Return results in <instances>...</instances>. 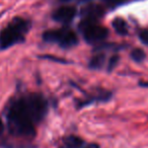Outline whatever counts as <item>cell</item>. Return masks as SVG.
Returning <instances> with one entry per match:
<instances>
[{
	"label": "cell",
	"mask_w": 148,
	"mask_h": 148,
	"mask_svg": "<svg viewBox=\"0 0 148 148\" xmlns=\"http://www.w3.org/2000/svg\"><path fill=\"white\" fill-rule=\"evenodd\" d=\"M103 1L107 5H109V6L116 7L118 5H122L123 3H125L127 0H103Z\"/></svg>",
	"instance_id": "5bb4252c"
},
{
	"label": "cell",
	"mask_w": 148,
	"mask_h": 148,
	"mask_svg": "<svg viewBox=\"0 0 148 148\" xmlns=\"http://www.w3.org/2000/svg\"><path fill=\"white\" fill-rule=\"evenodd\" d=\"M17 101L36 125L47 115L49 103L45 97L40 93H29L18 97Z\"/></svg>",
	"instance_id": "3957f363"
},
{
	"label": "cell",
	"mask_w": 148,
	"mask_h": 148,
	"mask_svg": "<svg viewBox=\"0 0 148 148\" xmlns=\"http://www.w3.org/2000/svg\"><path fill=\"white\" fill-rule=\"evenodd\" d=\"M139 85L142 87H147L148 88V81H140Z\"/></svg>",
	"instance_id": "d6986e66"
},
{
	"label": "cell",
	"mask_w": 148,
	"mask_h": 148,
	"mask_svg": "<svg viewBox=\"0 0 148 148\" xmlns=\"http://www.w3.org/2000/svg\"><path fill=\"white\" fill-rule=\"evenodd\" d=\"M41 58H43V59L50 60V61L58 62V63H67V61H65V60L61 59V58H59V57H55V56H52V55H43V56H41Z\"/></svg>",
	"instance_id": "2e32d148"
},
{
	"label": "cell",
	"mask_w": 148,
	"mask_h": 148,
	"mask_svg": "<svg viewBox=\"0 0 148 148\" xmlns=\"http://www.w3.org/2000/svg\"><path fill=\"white\" fill-rule=\"evenodd\" d=\"M6 120L9 132L12 135L23 138H33L36 135V124L23 111L17 99L8 107Z\"/></svg>",
	"instance_id": "6da1fadb"
},
{
	"label": "cell",
	"mask_w": 148,
	"mask_h": 148,
	"mask_svg": "<svg viewBox=\"0 0 148 148\" xmlns=\"http://www.w3.org/2000/svg\"><path fill=\"white\" fill-rule=\"evenodd\" d=\"M112 25H113L116 33L121 36H126L128 34V31H129V29H128V23H126L125 19H123L122 17H116V18L112 21Z\"/></svg>",
	"instance_id": "9c48e42d"
},
{
	"label": "cell",
	"mask_w": 148,
	"mask_h": 148,
	"mask_svg": "<svg viewBox=\"0 0 148 148\" xmlns=\"http://www.w3.org/2000/svg\"><path fill=\"white\" fill-rule=\"evenodd\" d=\"M103 14H105V8L99 4H89L81 11L82 21H89V23H99Z\"/></svg>",
	"instance_id": "52a82bcc"
},
{
	"label": "cell",
	"mask_w": 148,
	"mask_h": 148,
	"mask_svg": "<svg viewBox=\"0 0 148 148\" xmlns=\"http://www.w3.org/2000/svg\"><path fill=\"white\" fill-rule=\"evenodd\" d=\"M118 62H119V56L118 55H114L113 57H111V59L109 60V63H108V71L111 72L117 66Z\"/></svg>",
	"instance_id": "4fadbf2b"
},
{
	"label": "cell",
	"mask_w": 148,
	"mask_h": 148,
	"mask_svg": "<svg viewBox=\"0 0 148 148\" xmlns=\"http://www.w3.org/2000/svg\"><path fill=\"white\" fill-rule=\"evenodd\" d=\"M130 56H131L132 60H134V61L137 62V63H141V62H143L146 58L145 52H144L142 49H139V48H136V49L132 50Z\"/></svg>",
	"instance_id": "7c38bea8"
},
{
	"label": "cell",
	"mask_w": 148,
	"mask_h": 148,
	"mask_svg": "<svg viewBox=\"0 0 148 148\" xmlns=\"http://www.w3.org/2000/svg\"><path fill=\"white\" fill-rule=\"evenodd\" d=\"M60 2H70V1H73V0H58Z\"/></svg>",
	"instance_id": "ffe728a7"
},
{
	"label": "cell",
	"mask_w": 148,
	"mask_h": 148,
	"mask_svg": "<svg viewBox=\"0 0 148 148\" xmlns=\"http://www.w3.org/2000/svg\"><path fill=\"white\" fill-rule=\"evenodd\" d=\"M106 63V56L103 54H97L95 56H93L92 58L89 61V68L91 69H101L103 66L105 65Z\"/></svg>",
	"instance_id": "8fae6325"
},
{
	"label": "cell",
	"mask_w": 148,
	"mask_h": 148,
	"mask_svg": "<svg viewBox=\"0 0 148 148\" xmlns=\"http://www.w3.org/2000/svg\"><path fill=\"white\" fill-rule=\"evenodd\" d=\"M139 38L144 45L148 46V29H142L139 34Z\"/></svg>",
	"instance_id": "9a60e30c"
},
{
	"label": "cell",
	"mask_w": 148,
	"mask_h": 148,
	"mask_svg": "<svg viewBox=\"0 0 148 148\" xmlns=\"http://www.w3.org/2000/svg\"><path fill=\"white\" fill-rule=\"evenodd\" d=\"M79 29L83 35V39L88 44H99L109 36V29L97 23L81 21Z\"/></svg>",
	"instance_id": "5b68a950"
},
{
	"label": "cell",
	"mask_w": 148,
	"mask_h": 148,
	"mask_svg": "<svg viewBox=\"0 0 148 148\" xmlns=\"http://www.w3.org/2000/svg\"><path fill=\"white\" fill-rule=\"evenodd\" d=\"M64 143L69 148H82L84 146V141L77 136H68L64 139Z\"/></svg>",
	"instance_id": "30bf717a"
},
{
	"label": "cell",
	"mask_w": 148,
	"mask_h": 148,
	"mask_svg": "<svg viewBox=\"0 0 148 148\" xmlns=\"http://www.w3.org/2000/svg\"><path fill=\"white\" fill-rule=\"evenodd\" d=\"M32 23L23 17H14L0 32V50H6L25 42V36L31 29Z\"/></svg>",
	"instance_id": "7a4b0ae2"
},
{
	"label": "cell",
	"mask_w": 148,
	"mask_h": 148,
	"mask_svg": "<svg viewBox=\"0 0 148 148\" xmlns=\"http://www.w3.org/2000/svg\"><path fill=\"white\" fill-rule=\"evenodd\" d=\"M3 131H4V125H3V122L0 120V136L2 135Z\"/></svg>",
	"instance_id": "ac0fdd59"
},
{
	"label": "cell",
	"mask_w": 148,
	"mask_h": 148,
	"mask_svg": "<svg viewBox=\"0 0 148 148\" xmlns=\"http://www.w3.org/2000/svg\"><path fill=\"white\" fill-rule=\"evenodd\" d=\"M75 15H76L75 7L70 6V5H64V6H60L56 10H54L52 18L57 23L66 25L73 21Z\"/></svg>",
	"instance_id": "8992f818"
},
{
	"label": "cell",
	"mask_w": 148,
	"mask_h": 148,
	"mask_svg": "<svg viewBox=\"0 0 148 148\" xmlns=\"http://www.w3.org/2000/svg\"><path fill=\"white\" fill-rule=\"evenodd\" d=\"M43 39L47 43L57 44L63 49H70L78 44L77 35L68 27L49 29L44 33Z\"/></svg>",
	"instance_id": "277c9868"
},
{
	"label": "cell",
	"mask_w": 148,
	"mask_h": 148,
	"mask_svg": "<svg viewBox=\"0 0 148 148\" xmlns=\"http://www.w3.org/2000/svg\"><path fill=\"white\" fill-rule=\"evenodd\" d=\"M112 97V93L108 90H99L95 95H90V97H87L85 101H81V103H78V107L79 108H84L85 106H88V105H91V103H95V101H107L111 99Z\"/></svg>",
	"instance_id": "ba28073f"
},
{
	"label": "cell",
	"mask_w": 148,
	"mask_h": 148,
	"mask_svg": "<svg viewBox=\"0 0 148 148\" xmlns=\"http://www.w3.org/2000/svg\"><path fill=\"white\" fill-rule=\"evenodd\" d=\"M83 148H99V146L95 143H90V144H87V145L83 146Z\"/></svg>",
	"instance_id": "e0dca14e"
},
{
	"label": "cell",
	"mask_w": 148,
	"mask_h": 148,
	"mask_svg": "<svg viewBox=\"0 0 148 148\" xmlns=\"http://www.w3.org/2000/svg\"><path fill=\"white\" fill-rule=\"evenodd\" d=\"M60 148H69V147H67V146L65 145V146H62V147H60Z\"/></svg>",
	"instance_id": "44dd1931"
}]
</instances>
